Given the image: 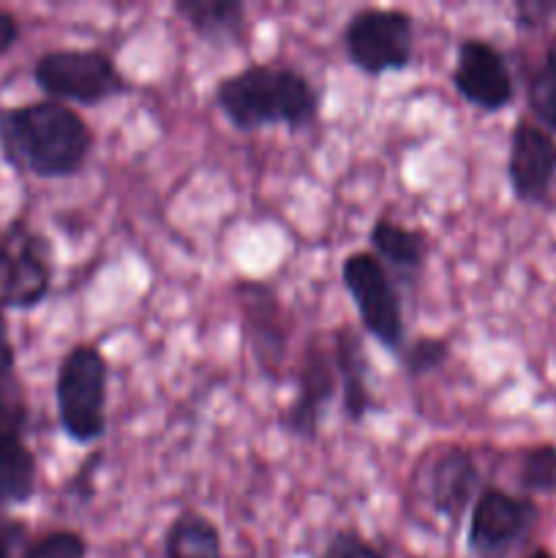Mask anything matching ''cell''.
<instances>
[{
  "mask_svg": "<svg viewBox=\"0 0 556 558\" xmlns=\"http://www.w3.org/2000/svg\"><path fill=\"white\" fill-rule=\"evenodd\" d=\"M452 349L445 338L439 336H418L414 341L403 343L401 354H398V363H401L403 374L409 379H425L434 371H439L442 365H447Z\"/></svg>",
  "mask_w": 556,
  "mask_h": 558,
  "instance_id": "obj_22",
  "label": "cell"
},
{
  "mask_svg": "<svg viewBox=\"0 0 556 558\" xmlns=\"http://www.w3.org/2000/svg\"><path fill=\"white\" fill-rule=\"evenodd\" d=\"M22 537V526L14 521H0V558H9L16 539Z\"/></svg>",
  "mask_w": 556,
  "mask_h": 558,
  "instance_id": "obj_27",
  "label": "cell"
},
{
  "mask_svg": "<svg viewBox=\"0 0 556 558\" xmlns=\"http://www.w3.org/2000/svg\"><path fill=\"white\" fill-rule=\"evenodd\" d=\"M27 398L16 374V352L9 336V322L5 311L0 308V430H14L22 434L27 425Z\"/></svg>",
  "mask_w": 556,
  "mask_h": 558,
  "instance_id": "obj_19",
  "label": "cell"
},
{
  "mask_svg": "<svg viewBox=\"0 0 556 558\" xmlns=\"http://www.w3.org/2000/svg\"><path fill=\"white\" fill-rule=\"evenodd\" d=\"M55 281L52 245L25 218L0 232V308L33 311L49 298Z\"/></svg>",
  "mask_w": 556,
  "mask_h": 558,
  "instance_id": "obj_7",
  "label": "cell"
},
{
  "mask_svg": "<svg viewBox=\"0 0 556 558\" xmlns=\"http://www.w3.org/2000/svg\"><path fill=\"white\" fill-rule=\"evenodd\" d=\"M452 90L480 112H501L516 98V80L505 52L488 38L469 36L456 44L450 71Z\"/></svg>",
  "mask_w": 556,
  "mask_h": 558,
  "instance_id": "obj_9",
  "label": "cell"
},
{
  "mask_svg": "<svg viewBox=\"0 0 556 558\" xmlns=\"http://www.w3.org/2000/svg\"><path fill=\"white\" fill-rule=\"evenodd\" d=\"M96 134L69 104L41 98L0 109V153L14 172L38 180L74 178L90 158Z\"/></svg>",
  "mask_w": 556,
  "mask_h": 558,
  "instance_id": "obj_1",
  "label": "cell"
},
{
  "mask_svg": "<svg viewBox=\"0 0 556 558\" xmlns=\"http://www.w3.org/2000/svg\"><path fill=\"white\" fill-rule=\"evenodd\" d=\"M316 558H390L385 548L368 539L365 534H360L358 529L343 526L327 537L325 548Z\"/></svg>",
  "mask_w": 556,
  "mask_h": 558,
  "instance_id": "obj_23",
  "label": "cell"
},
{
  "mask_svg": "<svg viewBox=\"0 0 556 558\" xmlns=\"http://www.w3.org/2000/svg\"><path fill=\"white\" fill-rule=\"evenodd\" d=\"M371 254L387 267L396 283L401 281L403 289L418 287L423 278L425 262H428L431 240L423 229L407 227V223L396 221L392 216H379L368 232Z\"/></svg>",
  "mask_w": 556,
  "mask_h": 558,
  "instance_id": "obj_15",
  "label": "cell"
},
{
  "mask_svg": "<svg viewBox=\"0 0 556 558\" xmlns=\"http://www.w3.org/2000/svg\"><path fill=\"white\" fill-rule=\"evenodd\" d=\"M213 101L240 134H254L270 125L303 131L319 118L322 93L294 65L251 63L218 80Z\"/></svg>",
  "mask_w": 556,
  "mask_h": 558,
  "instance_id": "obj_2",
  "label": "cell"
},
{
  "mask_svg": "<svg viewBox=\"0 0 556 558\" xmlns=\"http://www.w3.org/2000/svg\"><path fill=\"white\" fill-rule=\"evenodd\" d=\"M516 483L532 496L556 494V445L529 447L518 461Z\"/></svg>",
  "mask_w": 556,
  "mask_h": 558,
  "instance_id": "obj_21",
  "label": "cell"
},
{
  "mask_svg": "<svg viewBox=\"0 0 556 558\" xmlns=\"http://www.w3.org/2000/svg\"><path fill=\"white\" fill-rule=\"evenodd\" d=\"M333 363L338 376V396H341L343 414L352 425H363L376 409L374 374L365 352L363 332L352 325H341L333 332Z\"/></svg>",
  "mask_w": 556,
  "mask_h": 558,
  "instance_id": "obj_14",
  "label": "cell"
},
{
  "mask_svg": "<svg viewBox=\"0 0 556 558\" xmlns=\"http://www.w3.org/2000/svg\"><path fill=\"white\" fill-rule=\"evenodd\" d=\"M341 47L349 63L365 76L401 74L414 63V16L403 9L368 5L347 20Z\"/></svg>",
  "mask_w": 556,
  "mask_h": 558,
  "instance_id": "obj_6",
  "label": "cell"
},
{
  "mask_svg": "<svg viewBox=\"0 0 556 558\" xmlns=\"http://www.w3.org/2000/svg\"><path fill=\"white\" fill-rule=\"evenodd\" d=\"M164 558H223L221 532L202 512L183 510L164 532Z\"/></svg>",
  "mask_w": 556,
  "mask_h": 558,
  "instance_id": "obj_18",
  "label": "cell"
},
{
  "mask_svg": "<svg viewBox=\"0 0 556 558\" xmlns=\"http://www.w3.org/2000/svg\"><path fill=\"white\" fill-rule=\"evenodd\" d=\"M527 101L534 118L548 129L551 134L556 131V38L545 52L543 63L532 74L527 87Z\"/></svg>",
  "mask_w": 556,
  "mask_h": 558,
  "instance_id": "obj_20",
  "label": "cell"
},
{
  "mask_svg": "<svg viewBox=\"0 0 556 558\" xmlns=\"http://www.w3.org/2000/svg\"><path fill=\"white\" fill-rule=\"evenodd\" d=\"M172 11L210 47H238L249 31V5L243 0H174Z\"/></svg>",
  "mask_w": 556,
  "mask_h": 558,
  "instance_id": "obj_16",
  "label": "cell"
},
{
  "mask_svg": "<svg viewBox=\"0 0 556 558\" xmlns=\"http://www.w3.org/2000/svg\"><path fill=\"white\" fill-rule=\"evenodd\" d=\"M109 363L96 343H74L55 374L58 423L69 441L90 447L107 436Z\"/></svg>",
  "mask_w": 556,
  "mask_h": 558,
  "instance_id": "obj_3",
  "label": "cell"
},
{
  "mask_svg": "<svg viewBox=\"0 0 556 558\" xmlns=\"http://www.w3.org/2000/svg\"><path fill=\"white\" fill-rule=\"evenodd\" d=\"M33 82L52 101L80 107H98L134 90L112 54L96 47L49 49L33 63Z\"/></svg>",
  "mask_w": 556,
  "mask_h": 558,
  "instance_id": "obj_4",
  "label": "cell"
},
{
  "mask_svg": "<svg viewBox=\"0 0 556 558\" xmlns=\"http://www.w3.org/2000/svg\"><path fill=\"white\" fill-rule=\"evenodd\" d=\"M507 183L523 205H543L556 183V136L532 120H518L507 153Z\"/></svg>",
  "mask_w": 556,
  "mask_h": 558,
  "instance_id": "obj_13",
  "label": "cell"
},
{
  "mask_svg": "<svg viewBox=\"0 0 556 558\" xmlns=\"http://www.w3.org/2000/svg\"><path fill=\"white\" fill-rule=\"evenodd\" d=\"M20 36H22L20 20H16L11 11L0 9V58H3L5 52H11V49L16 47Z\"/></svg>",
  "mask_w": 556,
  "mask_h": 558,
  "instance_id": "obj_26",
  "label": "cell"
},
{
  "mask_svg": "<svg viewBox=\"0 0 556 558\" xmlns=\"http://www.w3.org/2000/svg\"><path fill=\"white\" fill-rule=\"evenodd\" d=\"M537 521L540 510L529 496L488 485L480 490L469 512V554L474 558H510L527 543Z\"/></svg>",
  "mask_w": 556,
  "mask_h": 558,
  "instance_id": "obj_8",
  "label": "cell"
},
{
  "mask_svg": "<svg viewBox=\"0 0 556 558\" xmlns=\"http://www.w3.org/2000/svg\"><path fill=\"white\" fill-rule=\"evenodd\" d=\"M234 298L256 365L267 379L281 381L289 354V319L276 287L265 281H240Z\"/></svg>",
  "mask_w": 556,
  "mask_h": 558,
  "instance_id": "obj_11",
  "label": "cell"
},
{
  "mask_svg": "<svg viewBox=\"0 0 556 558\" xmlns=\"http://www.w3.org/2000/svg\"><path fill=\"white\" fill-rule=\"evenodd\" d=\"M38 463L22 434L0 430V507H22L36 496Z\"/></svg>",
  "mask_w": 556,
  "mask_h": 558,
  "instance_id": "obj_17",
  "label": "cell"
},
{
  "mask_svg": "<svg viewBox=\"0 0 556 558\" xmlns=\"http://www.w3.org/2000/svg\"><path fill=\"white\" fill-rule=\"evenodd\" d=\"M529 558H554V556H551L548 550H543V548H540V550H534V554L529 556Z\"/></svg>",
  "mask_w": 556,
  "mask_h": 558,
  "instance_id": "obj_28",
  "label": "cell"
},
{
  "mask_svg": "<svg viewBox=\"0 0 556 558\" xmlns=\"http://www.w3.org/2000/svg\"><path fill=\"white\" fill-rule=\"evenodd\" d=\"M556 3H518L516 5V22L521 27H537L548 14H554Z\"/></svg>",
  "mask_w": 556,
  "mask_h": 558,
  "instance_id": "obj_25",
  "label": "cell"
},
{
  "mask_svg": "<svg viewBox=\"0 0 556 558\" xmlns=\"http://www.w3.org/2000/svg\"><path fill=\"white\" fill-rule=\"evenodd\" d=\"M22 558H87V543L82 534L60 529V532L44 534L31 545Z\"/></svg>",
  "mask_w": 556,
  "mask_h": 558,
  "instance_id": "obj_24",
  "label": "cell"
},
{
  "mask_svg": "<svg viewBox=\"0 0 556 558\" xmlns=\"http://www.w3.org/2000/svg\"><path fill=\"white\" fill-rule=\"evenodd\" d=\"M336 398L338 376L333 349L322 347L316 338H311L298 365V392H294L292 403L283 409L278 425L292 439L316 441Z\"/></svg>",
  "mask_w": 556,
  "mask_h": 558,
  "instance_id": "obj_10",
  "label": "cell"
},
{
  "mask_svg": "<svg viewBox=\"0 0 556 558\" xmlns=\"http://www.w3.org/2000/svg\"><path fill=\"white\" fill-rule=\"evenodd\" d=\"M341 283L358 311L360 330L398 357L407 343V314L396 278L371 251H354L341 262Z\"/></svg>",
  "mask_w": 556,
  "mask_h": 558,
  "instance_id": "obj_5",
  "label": "cell"
},
{
  "mask_svg": "<svg viewBox=\"0 0 556 558\" xmlns=\"http://www.w3.org/2000/svg\"><path fill=\"white\" fill-rule=\"evenodd\" d=\"M420 488L428 510L456 529L483 490L478 461L461 445L439 447L420 469Z\"/></svg>",
  "mask_w": 556,
  "mask_h": 558,
  "instance_id": "obj_12",
  "label": "cell"
}]
</instances>
